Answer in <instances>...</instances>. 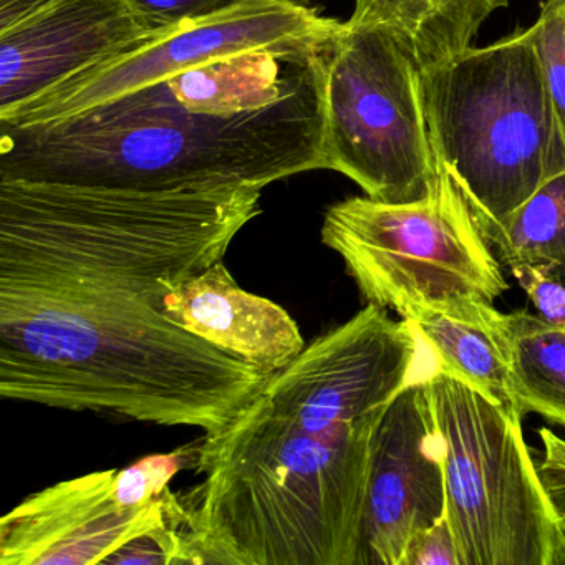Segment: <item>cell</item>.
Masks as SVG:
<instances>
[{
  "label": "cell",
  "instance_id": "ffe728a7",
  "mask_svg": "<svg viewBox=\"0 0 565 565\" xmlns=\"http://www.w3.org/2000/svg\"><path fill=\"white\" fill-rule=\"evenodd\" d=\"M233 0H127L151 29H170L220 11Z\"/></svg>",
  "mask_w": 565,
  "mask_h": 565
},
{
  "label": "cell",
  "instance_id": "ba28073f",
  "mask_svg": "<svg viewBox=\"0 0 565 565\" xmlns=\"http://www.w3.org/2000/svg\"><path fill=\"white\" fill-rule=\"evenodd\" d=\"M340 25L289 0H233L206 18L160 29L140 44L61 82L0 118V127L67 120L211 61L327 44Z\"/></svg>",
  "mask_w": 565,
  "mask_h": 565
},
{
  "label": "cell",
  "instance_id": "8fae6325",
  "mask_svg": "<svg viewBox=\"0 0 565 565\" xmlns=\"http://www.w3.org/2000/svg\"><path fill=\"white\" fill-rule=\"evenodd\" d=\"M446 512L441 445L426 379L386 409L373 445L356 565H403L416 535Z\"/></svg>",
  "mask_w": 565,
  "mask_h": 565
},
{
  "label": "cell",
  "instance_id": "6da1fadb",
  "mask_svg": "<svg viewBox=\"0 0 565 565\" xmlns=\"http://www.w3.org/2000/svg\"><path fill=\"white\" fill-rule=\"evenodd\" d=\"M260 193L0 180V396L223 428L267 376L178 326L163 299L223 260Z\"/></svg>",
  "mask_w": 565,
  "mask_h": 565
},
{
  "label": "cell",
  "instance_id": "5bb4252c",
  "mask_svg": "<svg viewBox=\"0 0 565 565\" xmlns=\"http://www.w3.org/2000/svg\"><path fill=\"white\" fill-rule=\"evenodd\" d=\"M511 0H353L349 24L388 32L419 72L471 47L479 29Z\"/></svg>",
  "mask_w": 565,
  "mask_h": 565
},
{
  "label": "cell",
  "instance_id": "7402d4cb",
  "mask_svg": "<svg viewBox=\"0 0 565 565\" xmlns=\"http://www.w3.org/2000/svg\"><path fill=\"white\" fill-rule=\"evenodd\" d=\"M537 433L542 445L539 475L565 529V439L547 426H541Z\"/></svg>",
  "mask_w": 565,
  "mask_h": 565
},
{
  "label": "cell",
  "instance_id": "7a4b0ae2",
  "mask_svg": "<svg viewBox=\"0 0 565 565\" xmlns=\"http://www.w3.org/2000/svg\"><path fill=\"white\" fill-rule=\"evenodd\" d=\"M438 365L412 322L366 303L267 376L194 448L201 564L356 565L380 423Z\"/></svg>",
  "mask_w": 565,
  "mask_h": 565
},
{
  "label": "cell",
  "instance_id": "ac0fdd59",
  "mask_svg": "<svg viewBox=\"0 0 565 565\" xmlns=\"http://www.w3.org/2000/svg\"><path fill=\"white\" fill-rule=\"evenodd\" d=\"M184 449L171 455H157L141 459L130 468L115 472V492L125 505H140L160 498L184 459Z\"/></svg>",
  "mask_w": 565,
  "mask_h": 565
},
{
  "label": "cell",
  "instance_id": "44dd1931",
  "mask_svg": "<svg viewBox=\"0 0 565 565\" xmlns=\"http://www.w3.org/2000/svg\"><path fill=\"white\" fill-rule=\"evenodd\" d=\"M403 565H461L446 512L431 527L413 539Z\"/></svg>",
  "mask_w": 565,
  "mask_h": 565
},
{
  "label": "cell",
  "instance_id": "603a6c76",
  "mask_svg": "<svg viewBox=\"0 0 565 565\" xmlns=\"http://www.w3.org/2000/svg\"><path fill=\"white\" fill-rule=\"evenodd\" d=\"M289 2H294V4H300V6L309 4V0H289Z\"/></svg>",
  "mask_w": 565,
  "mask_h": 565
},
{
  "label": "cell",
  "instance_id": "d6986e66",
  "mask_svg": "<svg viewBox=\"0 0 565 565\" xmlns=\"http://www.w3.org/2000/svg\"><path fill=\"white\" fill-rule=\"evenodd\" d=\"M537 316L555 326H565V286L544 264L518 263L508 267Z\"/></svg>",
  "mask_w": 565,
  "mask_h": 565
},
{
  "label": "cell",
  "instance_id": "52a82bcc",
  "mask_svg": "<svg viewBox=\"0 0 565 565\" xmlns=\"http://www.w3.org/2000/svg\"><path fill=\"white\" fill-rule=\"evenodd\" d=\"M419 74L382 29L342 22L323 49L326 170L372 200L416 203L438 190Z\"/></svg>",
  "mask_w": 565,
  "mask_h": 565
},
{
  "label": "cell",
  "instance_id": "9a60e30c",
  "mask_svg": "<svg viewBox=\"0 0 565 565\" xmlns=\"http://www.w3.org/2000/svg\"><path fill=\"white\" fill-rule=\"evenodd\" d=\"M515 412L565 429V326L527 312L502 313Z\"/></svg>",
  "mask_w": 565,
  "mask_h": 565
},
{
  "label": "cell",
  "instance_id": "30bf717a",
  "mask_svg": "<svg viewBox=\"0 0 565 565\" xmlns=\"http://www.w3.org/2000/svg\"><path fill=\"white\" fill-rule=\"evenodd\" d=\"M157 31L127 0H0V118Z\"/></svg>",
  "mask_w": 565,
  "mask_h": 565
},
{
  "label": "cell",
  "instance_id": "277c9868",
  "mask_svg": "<svg viewBox=\"0 0 565 565\" xmlns=\"http://www.w3.org/2000/svg\"><path fill=\"white\" fill-rule=\"evenodd\" d=\"M438 170L476 223L511 216L565 171V131L531 28L419 74Z\"/></svg>",
  "mask_w": 565,
  "mask_h": 565
},
{
  "label": "cell",
  "instance_id": "9c48e42d",
  "mask_svg": "<svg viewBox=\"0 0 565 565\" xmlns=\"http://www.w3.org/2000/svg\"><path fill=\"white\" fill-rule=\"evenodd\" d=\"M115 472L58 482L8 512L0 521V564H114L145 539L191 521L183 495L170 488L147 504H121Z\"/></svg>",
  "mask_w": 565,
  "mask_h": 565
},
{
  "label": "cell",
  "instance_id": "3957f363",
  "mask_svg": "<svg viewBox=\"0 0 565 565\" xmlns=\"http://www.w3.org/2000/svg\"><path fill=\"white\" fill-rule=\"evenodd\" d=\"M327 44L211 61L67 120L0 127V180L264 190L326 170Z\"/></svg>",
  "mask_w": 565,
  "mask_h": 565
},
{
  "label": "cell",
  "instance_id": "8992f818",
  "mask_svg": "<svg viewBox=\"0 0 565 565\" xmlns=\"http://www.w3.org/2000/svg\"><path fill=\"white\" fill-rule=\"evenodd\" d=\"M416 203L349 198L326 211L322 243L342 257L366 303L395 310L494 303L508 290L501 266L461 191L439 170Z\"/></svg>",
  "mask_w": 565,
  "mask_h": 565
},
{
  "label": "cell",
  "instance_id": "2e32d148",
  "mask_svg": "<svg viewBox=\"0 0 565 565\" xmlns=\"http://www.w3.org/2000/svg\"><path fill=\"white\" fill-rule=\"evenodd\" d=\"M502 266L544 264L565 286V171L499 223H476Z\"/></svg>",
  "mask_w": 565,
  "mask_h": 565
},
{
  "label": "cell",
  "instance_id": "5b68a950",
  "mask_svg": "<svg viewBox=\"0 0 565 565\" xmlns=\"http://www.w3.org/2000/svg\"><path fill=\"white\" fill-rule=\"evenodd\" d=\"M461 565H565V529L509 413L441 366L426 379Z\"/></svg>",
  "mask_w": 565,
  "mask_h": 565
},
{
  "label": "cell",
  "instance_id": "7c38bea8",
  "mask_svg": "<svg viewBox=\"0 0 565 565\" xmlns=\"http://www.w3.org/2000/svg\"><path fill=\"white\" fill-rule=\"evenodd\" d=\"M178 326L269 376L289 365L306 340L287 310L237 286L223 260L164 296Z\"/></svg>",
  "mask_w": 565,
  "mask_h": 565
},
{
  "label": "cell",
  "instance_id": "4fadbf2b",
  "mask_svg": "<svg viewBox=\"0 0 565 565\" xmlns=\"http://www.w3.org/2000/svg\"><path fill=\"white\" fill-rule=\"evenodd\" d=\"M399 317L422 333L441 369L518 415L502 312L494 303L471 302L449 309L409 307Z\"/></svg>",
  "mask_w": 565,
  "mask_h": 565
},
{
  "label": "cell",
  "instance_id": "e0dca14e",
  "mask_svg": "<svg viewBox=\"0 0 565 565\" xmlns=\"http://www.w3.org/2000/svg\"><path fill=\"white\" fill-rule=\"evenodd\" d=\"M531 31L555 114L565 131V0H544Z\"/></svg>",
  "mask_w": 565,
  "mask_h": 565
}]
</instances>
